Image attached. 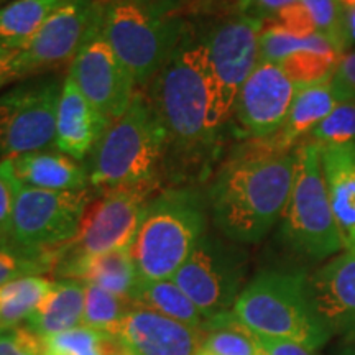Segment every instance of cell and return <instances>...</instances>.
Segmentation results:
<instances>
[{"label":"cell","mask_w":355,"mask_h":355,"mask_svg":"<svg viewBox=\"0 0 355 355\" xmlns=\"http://www.w3.org/2000/svg\"><path fill=\"white\" fill-rule=\"evenodd\" d=\"M296 150L250 144L222 165L209 188L211 214L229 241L257 243L282 219L295 176Z\"/></svg>","instance_id":"6da1fadb"},{"label":"cell","mask_w":355,"mask_h":355,"mask_svg":"<svg viewBox=\"0 0 355 355\" xmlns=\"http://www.w3.org/2000/svg\"><path fill=\"white\" fill-rule=\"evenodd\" d=\"M166 132V145L193 155L206 148L219 125L216 89L204 42L178 40L166 63L152 79L148 96Z\"/></svg>","instance_id":"7a4b0ae2"},{"label":"cell","mask_w":355,"mask_h":355,"mask_svg":"<svg viewBox=\"0 0 355 355\" xmlns=\"http://www.w3.org/2000/svg\"><path fill=\"white\" fill-rule=\"evenodd\" d=\"M206 230V202L193 188H170L150 199L132 245L140 278L171 279Z\"/></svg>","instance_id":"3957f363"},{"label":"cell","mask_w":355,"mask_h":355,"mask_svg":"<svg viewBox=\"0 0 355 355\" xmlns=\"http://www.w3.org/2000/svg\"><path fill=\"white\" fill-rule=\"evenodd\" d=\"M232 313L257 336L286 339L319 350L331 334L319 324L308 296V275L265 270L243 288Z\"/></svg>","instance_id":"277c9868"},{"label":"cell","mask_w":355,"mask_h":355,"mask_svg":"<svg viewBox=\"0 0 355 355\" xmlns=\"http://www.w3.org/2000/svg\"><path fill=\"white\" fill-rule=\"evenodd\" d=\"M166 132L145 92H135L125 112L109 123L92 155L89 180L96 188L157 181Z\"/></svg>","instance_id":"5b68a950"},{"label":"cell","mask_w":355,"mask_h":355,"mask_svg":"<svg viewBox=\"0 0 355 355\" xmlns=\"http://www.w3.org/2000/svg\"><path fill=\"white\" fill-rule=\"evenodd\" d=\"M282 237L291 250L324 260L344 248L322 171L321 146L304 141L296 148L290 199L282 216Z\"/></svg>","instance_id":"8992f818"},{"label":"cell","mask_w":355,"mask_h":355,"mask_svg":"<svg viewBox=\"0 0 355 355\" xmlns=\"http://www.w3.org/2000/svg\"><path fill=\"white\" fill-rule=\"evenodd\" d=\"M157 188V181L121 186L105 189L99 198L91 199L84 211L76 237L58 248L56 263L63 260L89 259L117 248L132 247L146 204Z\"/></svg>","instance_id":"52a82bcc"},{"label":"cell","mask_w":355,"mask_h":355,"mask_svg":"<svg viewBox=\"0 0 355 355\" xmlns=\"http://www.w3.org/2000/svg\"><path fill=\"white\" fill-rule=\"evenodd\" d=\"M101 32L141 86L152 83L181 38L137 0L105 3Z\"/></svg>","instance_id":"ba28073f"},{"label":"cell","mask_w":355,"mask_h":355,"mask_svg":"<svg viewBox=\"0 0 355 355\" xmlns=\"http://www.w3.org/2000/svg\"><path fill=\"white\" fill-rule=\"evenodd\" d=\"M92 194L83 191H48L21 186L10 220L12 242L20 250L44 254L76 237Z\"/></svg>","instance_id":"9c48e42d"},{"label":"cell","mask_w":355,"mask_h":355,"mask_svg":"<svg viewBox=\"0 0 355 355\" xmlns=\"http://www.w3.org/2000/svg\"><path fill=\"white\" fill-rule=\"evenodd\" d=\"M247 255L241 248L204 234L171 279L196 304L202 318L227 313L242 293Z\"/></svg>","instance_id":"30bf717a"},{"label":"cell","mask_w":355,"mask_h":355,"mask_svg":"<svg viewBox=\"0 0 355 355\" xmlns=\"http://www.w3.org/2000/svg\"><path fill=\"white\" fill-rule=\"evenodd\" d=\"M63 84L55 78L13 87L0 97V153L17 158L55 145L56 112Z\"/></svg>","instance_id":"8fae6325"},{"label":"cell","mask_w":355,"mask_h":355,"mask_svg":"<svg viewBox=\"0 0 355 355\" xmlns=\"http://www.w3.org/2000/svg\"><path fill=\"white\" fill-rule=\"evenodd\" d=\"M101 0H66L13 61V79L55 69L73 61L84 43L101 30Z\"/></svg>","instance_id":"7c38bea8"},{"label":"cell","mask_w":355,"mask_h":355,"mask_svg":"<svg viewBox=\"0 0 355 355\" xmlns=\"http://www.w3.org/2000/svg\"><path fill=\"white\" fill-rule=\"evenodd\" d=\"M261 32L263 20L242 15L216 26L204 40L214 79L216 122L219 127L234 112L241 89L259 64Z\"/></svg>","instance_id":"4fadbf2b"},{"label":"cell","mask_w":355,"mask_h":355,"mask_svg":"<svg viewBox=\"0 0 355 355\" xmlns=\"http://www.w3.org/2000/svg\"><path fill=\"white\" fill-rule=\"evenodd\" d=\"M68 76L110 122L125 112L137 92L135 78L102 37L101 30L84 43L71 61Z\"/></svg>","instance_id":"5bb4252c"},{"label":"cell","mask_w":355,"mask_h":355,"mask_svg":"<svg viewBox=\"0 0 355 355\" xmlns=\"http://www.w3.org/2000/svg\"><path fill=\"white\" fill-rule=\"evenodd\" d=\"M298 89L282 66L259 61L235 102L239 133L250 140L275 135L285 123Z\"/></svg>","instance_id":"9a60e30c"},{"label":"cell","mask_w":355,"mask_h":355,"mask_svg":"<svg viewBox=\"0 0 355 355\" xmlns=\"http://www.w3.org/2000/svg\"><path fill=\"white\" fill-rule=\"evenodd\" d=\"M311 308L329 334H355V252L344 250L308 277Z\"/></svg>","instance_id":"2e32d148"},{"label":"cell","mask_w":355,"mask_h":355,"mask_svg":"<svg viewBox=\"0 0 355 355\" xmlns=\"http://www.w3.org/2000/svg\"><path fill=\"white\" fill-rule=\"evenodd\" d=\"M115 337L128 355H199L206 332L133 304Z\"/></svg>","instance_id":"e0dca14e"},{"label":"cell","mask_w":355,"mask_h":355,"mask_svg":"<svg viewBox=\"0 0 355 355\" xmlns=\"http://www.w3.org/2000/svg\"><path fill=\"white\" fill-rule=\"evenodd\" d=\"M109 123V119L86 99L76 83L66 78L56 112V148L81 162L94 152Z\"/></svg>","instance_id":"ac0fdd59"},{"label":"cell","mask_w":355,"mask_h":355,"mask_svg":"<svg viewBox=\"0 0 355 355\" xmlns=\"http://www.w3.org/2000/svg\"><path fill=\"white\" fill-rule=\"evenodd\" d=\"M53 273L61 279H78L84 285L99 286L130 301L140 282L132 247L117 248L89 259L58 261Z\"/></svg>","instance_id":"d6986e66"},{"label":"cell","mask_w":355,"mask_h":355,"mask_svg":"<svg viewBox=\"0 0 355 355\" xmlns=\"http://www.w3.org/2000/svg\"><path fill=\"white\" fill-rule=\"evenodd\" d=\"M321 162L344 248L355 252V144L321 146Z\"/></svg>","instance_id":"ffe728a7"},{"label":"cell","mask_w":355,"mask_h":355,"mask_svg":"<svg viewBox=\"0 0 355 355\" xmlns=\"http://www.w3.org/2000/svg\"><path fill=\"white\" fill-rule=\"evenodd\" d=\"M340 104L329 79L300 86L285 123L275 135L260 141L275 152H291L293 145L306 139L319 122L329 115Z\"/></svg>","instance_id":"44dd1931"},{"label":"cell","mask_w":355,"mask_h":355,"mask_svg":"<svg viewBox=\"0 0 355 355\" xmlns=\"http://www.w3.org/2000/svg\"><path fill=\"white\" fill-rule=\"evenodd\" d=\"M13 166L24 186L48 191H83L91 184L89 173L78 159L64 153L42 152L26 153L13 158Z\"/></svg>","instance_id":"7402d4cb"},{"label":"cell","mask_w":355,"mask_h":355,"mask_svg":"<svg viewBox=\"0 0 355 355\" xmlns=\"http://www.w3.org/2000/svg\"><path fill=\"white\" fill-rule=\"evenodd\" d=\"M86 286L78 279L55 282L43 303L26 319L25 326L35 334L51 336L83 326Z\"/></svg>","instance_id":"603a6c76"},{"label":"cell","mask_w":355,"mask_h":355,"mask_svg":"<svg viewBox=\"0 0 355 355\" xmlns=\"http://www.w3.org/2000/svg\"><path fill=\"white\" fill-rule=\"evenodd\" d=\"M66 0H12L0 7V44L21 51Z\"/></svg>","instance_id":"cb8c5ba5"},{"label":"cell","mask_w":355,"mask_h":355,"mask_svg":"<svg viewBox=\"0 0 355 355\" xmlns=\"http://www.w3.org/2000/svg\"><path fill=\"white\" fill-rule=\"evenodd\" d=\"M132 303L157 311L163 316L183 322L186 326L196 327V329H202L204 322H206L196 304L173 279L152 282V279L140 278L139 285L132 295Z\"/></svg>","instance_id":"d4e9b609"},{"label":"cell","mask_w":355,"mask_h":355,"mask_svg":"<svg viewBox=\"0 0 355 355\" xmlns=\"http://www.w3.org/2000/svg\"><path fill=\"white\" fill-rule=\"evenodd\" d=\"M53 286L55 282L43 275L24 277L0 285V329L26 322Z\"/></svg>","instance_id":"484cf974"},{"label":"cell","mask_w":355,"mask_h":355,"mask_svg":"<svg viewBox=\"0 0 355 355\" xmlns=\"http://www.w3.org/2000/svg\"><path fill=\"white\" fill-rule=\"evenodd\" d=\"M202 329L206 332L201 349L204 355H265L254 332L232 311L207 319Z\"/></svg>","instance_id":"4316f807"},{"label":"cell","mask_w":355,"mask_h":355,"mask_svg":"<svg viewBox=\"0 0 355 355\" xmlns=\"http://www.w3.org/2000/svg\"><path fill=\"white\" fill-rule=\"evenodd\" d=\"M40 337V336H38ZM42 355H128L115 336L79 326L40 337Z\"/></svg>","instance_id":"83f0119b"},{"label":"cell","mask_w":355,"mask_h":355,"mask_svg":"<svg viewBox=\"0 0 355 355\" xmlns=\"http://www.w3.org/2000/svg\"><path fill=\"white\" fill-rule=\"evenodd\" d=\"M86 286V298H84L83 326L115 336L128 311L133 308V303L99 286Z\"/></svg>","instance_id":"f1b7e54d"},{"label":"cell","mask_w":355,"mask_h":355,"mask_svg":"<svg viewBox=\"0 0 355 355\" xmlns=\"http://www.w3.org/2000/svg\"><path fill=\"white\" fill-rule=\"evenodd\" d=\"M301 50H316L324 53L336 51L329 40L324 38L322 35L314 33L309 35V37H300V35L288 32L277 21L263 28V32L260 35V61L279 64L291 53Z\"/></svg>","instance_id":"f546056e"},{"label":"cell","mask_w":355,"mask_h":355,"mask_svg":"<svg viewBox=\"0 0 355 355\" xmlns=\"http://www.w3.org/2000/svg\"><path fill=\"white\" fill-rule=\"evenodd\" d=\"M339 60L340 56L336 51L301 50L286 56L279 66L298 86H309L331 79Z\"/></svg>","instance_id":"4dcf8cb0"},{"label":"cell","mask_w":355,"mask_h":355,"mask_svg":"<svg viewBox=\"0 0 355 355\" xmlns=\"http://www.w3.org/2000/svg\"><path fill=\"white\" fill-rule=\"evenodd\" d=\"M316 25V32L331 42L334 50L343 56L350 42L344 8L337 0H300Z\"/></svg>","instance_id":"1f68e13d"},{"label":"cell","mask_w":355,"mask_h":355,"mask_svg":"<svg viewBox=\"0 0 355 355\" xmlns=\"http://www.w3.org/2000/svg\"><path fill=\"white\" fill-rule=\"evenodd\" d=\"M308 141L321 146L355 144V102L337 104V107L314 127L308 135Z\"/></svg>","instance_id":"d6a6232c"},{"label":"cell","mask_w":355,"mask_h":355,"mask_svg":"<svg viewBox=\"0 0 355 355\" xmlns=\"http://www.w3.org/2000/svg\"><path fill=\"white\" fill-rule=\"evenodd\" d=\"M58 248L44 254L25 250L0 252V285L24 277H38L53 272L56 266Z\"/></svg>","instance_id":"836d02e7"},{"label":"cell","mask_w":355,"mask_h":355,"mask_svg":"<svg viewBox=\"0 0 355 355\" xmlns=\"http://www.w3.org/2000/svg\"><path fill=\"white\" fill-rule=\"evenodd\" d=\"M17 178L13 158H3L0 162V234H8L13 206L21 188Z\"/></svg>","instance_id":"e575fe53"},{"label":"cell","mask_w":355,"mask_h":355,"mask_svg":"<svg viewBox=\"0 0 355 355\" xmlns=\"http://www.w3.org/2000/svg\"><path fill=\"white\" fill-rule=\"evenodd\" d=\"M0 355H42L40 337L26 326L0 329Z\"/></svg>","instance_id":"d590c367"},{"label":"cell","mask_w":355,"mask_h":355,"mask_svg":"<svg viewBox=\"0 0 355 355\" xmlns=\"http://www.w3.org/2000/svg\"><path fill=\"white\" fill-rule=\"evenodd\" d=\"M329 81L339 102H355V50L340 56Z\"/></svg>","instance_id":"8d00e7d4"},{"label":"cell","mask_w":355,"mask_h":355,"mask_svg":"<svg viewBox=\"0 0 355 355\" xmlns=\"http://www.w3.org/2000/svg\"><path fill=\"white\" fill-rule=\"evenodd\" d=\"M277 17V24L282 25L283 28H286L288 32L300 35V37H309V35L318 33L316 25H314L313 19H311L309 12L306 10V7L300 0L296 3H293V6L283 8L282 12H278Z\"/></svg>","instance_id":"74e56055"},{"label":"cell","mask_w":355,"mask_h":355,"mask_svg":"<svg viewBox=\"0 0 355 355\" xmlns=\"http://www.w3.org/2000/svg\"><path fill=\"white\" fill-rule=\"evenodd\" d=\"M257 343L263 350L265 355H318L304 345L286 339H273V337L257 336Z\"/></svg>","instance_id":"f35d334b"},{"label":"cell","mask_w":355,"mask_h":355,"mask_svg":"<svg viewBox=\"0 0 355 355\" xmlns=\"http://www.w3.org/2000/svg\"><path fill=\"white\" fill-rule=\"evenodd\" d=\"M17 53L19 51H13L0 44V87L13 79V61H15Z\"/></svg>","instance_id":"ab89813d"},{"label":"cell","mask_w":355,"mask_h":355,"mask_svg":"<svg viewBox=\"0 0 355 355\" xmlns=\"http://www.w3.org/2000/svg\"><path fill=\"white\" fill-rule=\"evenodd\" d=\"M298 0H242L243 7L248 8H257V10L265 12V13H278L283 8L293 6Z\"/></svg>","instance_id":"60d3db41"},{"label":"cell","mask_w":355,"mask_h":355,"mask_svg":"<svg viewBox=\"0 0 355 355\" xmlns=\"http://www.w3.org/2000/svg\"><path fill=\"white\" fill-rule=\"evenodd\" d=\"M345 24H347L349 38L355 40V7L345 10Z\"/></svg>","instance_id":"b9f144b4"},{"label":"cell","mask_w":355,"mask_h":355,"mask_svg":"<svg viewBox=\"0 0 355 355\" xmlns=\"http://www.w3.org/2000/svg\"><path fill=\"white\" fill-rule=\"evenodd\" d=\"M6 250H20V248L12 242L10 235L0 234V252H6Z\"/></svg>","instance_id":"7bdbcfd3"},{"label":"cell","mask_w":355,"mask_h":355,"mask_svg":"<svg viewBox=\"0 0 355 355\" xmlns=\"http://www.w3.org/2000/svg\"><path fill=\"white\" fill-rule=\"evenodd\" d=\"M337 2L343 6L344 10H349V8H354L355 7V0H337Z\"/></svg>","instance_id":"ee69618b"},{"label":"cell","mask_w":355,"mask_h":355,"mask_svg":"<svg viewBox=\"0 0 355 355\" xmlns=\"http://www.w3.org/2000/svg\"><path fill=\"white\" fill-rule=\"evenodd\" d=\"M3 2H6V0H0V3H3Z\"/></svg>","instance_id":"f6af8a7d"},{"label":"cell","mask_w":355,"mask_h":355,"mask_svg":"<svg viewBox=\"0 0 355 355\" xmlns=\"http://www.w3.org/2000/svg\"><path fill=\"white\" fill-rule=\"evenodd\" d=\"M199 355H204V354H201V352H199Z\"/></svg>","instance_id":"bcb514c9"},{"label":"cell","mask_w":355,"mask_h":355,"mask_svg":"<svg viewBox=\"0 0 355 355\" xmlns=\"http://www.w3.org/2000/svg\"><path fill=\"white\" fill-rule=\"evenodd\" d=\"M109 2H112V0H109Z\"/></svg>","instance_id":"7dc6e473"}]
</instances>
